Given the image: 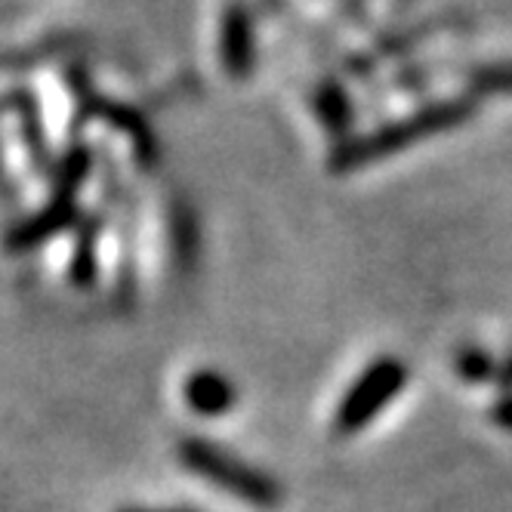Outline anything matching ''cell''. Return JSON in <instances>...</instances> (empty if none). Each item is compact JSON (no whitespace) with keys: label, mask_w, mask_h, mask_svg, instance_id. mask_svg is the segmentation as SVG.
Listing matches in <instances>:
<instances>
[{"label":"cell","mask_w":512,"mask_h":512,"mask_svg":"<svg viewBox=\"0 0 512 512\" xmlns=\"http://www.w3.org/2000/svg\"><path fill=\"white\" fill-rule=\"evenodd\" d=\"M179 460H182V466L198 472L201 479H207L210 485L223 488V491H229V494H235L253 506L269 509L281 497L278 485L269 479V475L256 472L253 466L241 463L229 451L216 448L210 442H201V438H186V442H179Z\"/></svg>","instance_id":"1"},{"label":"cell","mask_w":512,"mask_h":512,"mask_svg":"<svg viewBox=\"0 0 512 512\" xmlns=\"http://www.w3.org/2000/svg\"><path fill=\"white\" fill-rule=\"evenodd\" d=\"M401 380H405V371H401V364H395V361H383V364H377V368H371L368 377H364V380L352 389V395L346 398L343 414H340V423H337L340 432L355 429V426H361L364 420H371L374 411L383 405V401L392 398V392L401 386Z\"/></svg>","instance_id":"2"},{"label":"cell","mask_w":512,"mask_h":512,"mask_svg":"<svg viewBox=\"0 0 512 512\" xmlns=\"http://www.w3.org/2000/svg\"><path fill=\"white\" fill-rule=\"evenodd\" d=\"M182 398L186 405L201 414V417H219L232 411V405L238 401V389L232 386L229 377L216 374V371H195L186 386H182Z\"/></svg>","instance_id":"3"},{"label":"cell","mask_w":512,"mask_h":512,"mask_svg":"<svg viewBox=\"0 0 512 512\" xmlns=\"http://www.w3.org/2000/svg\"><path fill=\"white\" fill-rule=\"evenodd\" d=\"M71 219H75V201H71V195H56V201L41 210L38 216L25 219V223L10 235V247L13 250H31L44 244L50 235H56L59 229H65Z\"/></svg>","instance_id":"4"},{"label":"cell","mask_w":512,"mask_h":512,"mask_svg":"<svg viewBox=\"0 0 512 512\" xmlns=\"http://www.w3.org/2000/svg\"><path fill=\"white\" fill-rule=\"evenodd\" d=\"M96 241H99V219H90L81 229L75 260H71V281L78 287H90L96 278Z\"/></svg>","instance_id":"5"},{"label":"cell","mask_w":512,"mask_h":512,"mask_svg":"<svg viewBox=\"0 0 512 512\" xmlns=\"http://www.w3.org/2000/svg\"><path fill=\"white\" fill-rule=\"evenodd\" d=\"M121 512H158V509H121Z\"/></svg>","instance_id":"6"}]
</instances>
